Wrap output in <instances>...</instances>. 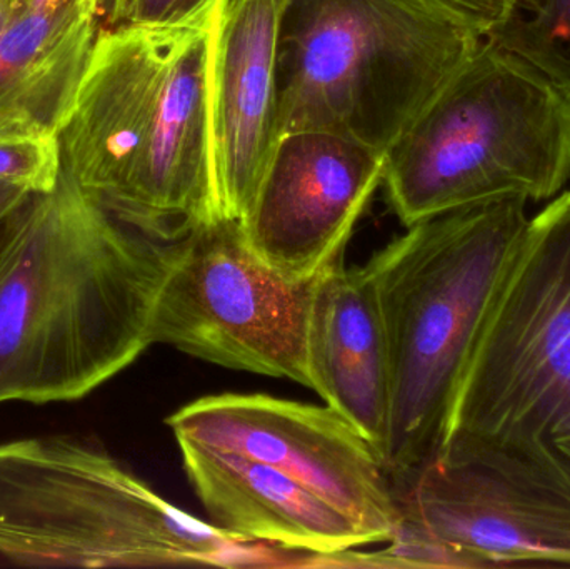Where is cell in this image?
<instances>
[{"instance_id": "cell-24", "label": "cell", "mask_w": 570, "mask_h": 569, "mask_svg": "<svg viewBox=\"0 0 570 569\" xmlns=\"http://www.w3.org/2000/svg\"><path fill=\"white\" fill-rule=\"evenodd\" d=\"M23 6L22 0H0V32Z\"/></svg>"}, {"instance_id": "cell-15", "label": "cell", "mask_w": 570, "mask_h": 569, "mask_svg": "<svg viewBox=\"0 0 570 569\" xmlns=\"http://www.w3.org/2000/svg\"><path fill=\"white\" fill-rule=\"evenodd\" d=\"M100 10L23 6L0 32V139L59 136L76 102Z\"/></svg>"}, {"instance_id": "cell-6", "label": "cell", "mask_w": 570, "mask_h": 569, "mask_svg": "<svg viewBox=\"0 0 570 569\" xmlns=\"http://www.w3.org/2000/svg\"><path fill=\"white\" fill-rule=\"evenodd\" d=\"M0 557L17 567H288L291 551L184 513L67 434L0 444Z\"/></svg>"}, {"instance_id": "cell-8", "label": "cell", "mask_w": 570, "mask_h": 569, "mask_svg": "<svg viewBox=\"0 0 570 569\" xmlns=\"http://www.w3.org/2000/svg\"><path fill=\"white\" fill-rule=\"evenodd\" d=\"M315 279L292 281L250 249L240 220L177 241L154 307L153 344L312 390L307 327Z\"/></svg>"}, {"instance_id": "cell-21", "label": "cell", "mask_w": 570, "mask_h": 569, "mask_svg": "<svg viewBox=\"0 0 570 569\" xmlns=\"http://www.w3.org/2000/svg\"><path fill=\"white\" fill-rule=\"evenodd\" d=\"M32 194L16 186L0 183V220L6 219L20 204L26 203Z\"/></svg>"}, {"instance_id": "cell-3", "label": "cell", "mask_w": 570, "mask_h": 569, "mask_svg": "<svg viewBox=\"0 0 570 569\" xmlns=\"http://www.w3.org/2000/svg\"><path fill=\"white\" fill-rule=\"evenodd\" d=\"M525 203L504 197L422 220L364 266L387 337L382 458L397 498L441 458L469 364L528 233Z\"/></svg>"}, {"instance_id": "cell-16", "label": "cell", "mask_w": 570, "mask_h": 569, "mask_svg": "<svg viewBox=\"0 0 570 569\" xmlns=\"http://www.w3.org/2000/svg\"><path fill=\"white\" fill-rule=\"evenodd\" d=\"M484 40L570 94V0H514Z\"/></svg>"}, {"instance_id": "cell-19", "label": "cell", "mask_w": 570, "mask_h": 569, "mask_svg": "<svg viewBox=\"0 0 570 569\" xmlns=\"http://www.w3.org/2000/svg\"><path fill=\"white\" fill-rule=\"evenodd\" d=\"M472 23L482 36L508 16L514 0H438Z\"/></svg>"}, {"instance_id": "cell-4", "label": "cell", "mask_w": 570, "mask_h": 569, "mask_svg": "<svg viewBox=\"0 0 570 569\" xmlns=\"http://www.w3.org/2000/svg\"><path fill=\"white\" fill-rule=\"evenodd\" d=\"M438 461L570 508V190L529 220Z\"/></svg>"}, {"instance_id": "cell-9", "label": "cell", "mask_w": 570, "mask_h": 569, "mask_svg": "<svg viewBox=\"0 0 570 569\" xmlns=\"http://www.w3.org/2000/svg\"><path fill=\"white\" fill-rule=\"evenodd\" d=\"M177 440L269 464L347 514L372 543H387L402 521L381 453L328 406L269 394L200 398L166 420Z\"/></svg>"}, {"instance_id": "cell-10", "label": "cell", "mask_w": 570, "mask_h": 569, "mask_svg": "<svg viewBox=\"0 0 570 569\" xmlns=\"http://www.w3.org/2000/svg\"><path fill=\"white\" fill-rule=\"evenodd\" d=\"M384 176L385 153L361 140L284 134L240 220L250 249L287 279H314L342 259Z\"/></svg>"}, {"instance_id": "cell-22", "label": "cell", "mask_w": 570, "mask_h": 569, "mask_svg": "<svg viewBox=\"0 0 570 569\" xmlns=\"http://www.w3.org/2000/svg\"><path fill=\"white\" fill-rule=\"evenodd\" d=\"M26 6L43 7V9H66V7H89L100 10L104 16V0H22Z\"/></svg>"}, {"instance_id": "cell-18", "label": "cell", "mask_w": 570, "mask_h": 569, "mask_svg": "<svg viewBox=\"0 0 570 569\" xmlns=\"http://www.w3.org/2000/svg\"><path fill=\"white\" fill-rule=\"evenodd\" d=\"M207 2L209 0H129L116 26L177 22L196 12Z\"/></svg>"}, {"instance_id": "cell-11", "label": "cell", "mask_w": 570, "mask_h": 569, "mask_svg": "<svg viewBox=\"0 0 570 569\" xmlns=\"http://www.w3.org/2000/svg\"><path fill=\"white\" fill-rule=\"evenodd\" d=\"M399 503L458 568L570 567V508L485 468L435 461Z\"/></svg>"}, {"instance_id": "cell-17", "label": "cell", "mask_w": 570, "mask_h": 569, "mask_svg": "<svg viewBox=\"0 0 570 569\" xmlns=\"http://www.w3.org/2000/svg\"><path fill=\"white\" fill-rule=\"evenodd\" d=\"M62 174L59 137L0 139V183L30 194L56 189Z\"/></svg>"}, {"instance_id": "cell-5", "label": "cell", "mask_w": 570, "mask_h": 569, "mask_svg": "<svg viewBox=\"0 0 570 569\" xmlns=\"http://www.w3.org/2000/svg\"><path fill=\"white\" fill-rule=\"evenodd\" d=\"M482 42L438 0H284L277 136L327 130L387 153Z\"/></svg>"}, {"instance_id": "cell-20", "label": "cell", "mask_w": 570, "mask_h": 569, "mask_svg": "<svg viewBox=\"0 0 570 569\" xmlns=\"http://www.w3.org/2000/svg\"><path fill=\"white\" fill-rule=\"evenodd\" d=\"M32 196L26 203L20 204L6 219L0 220V274L6 269L7 263H9L10 256H12L13 247H16L20 233H22L27 207H29Z\"/></svg>"}, {"instance_id": "cell-7", "label": "cell", "mask_w": 570, "mask_h": 569, "mask_svg": "<svg viewBox=\"0 0 570 569\" xmlns=\"http://www.w3.org/2000/svg\"><path fill=\"white\" fill-rule=\"evenodd\" d=\"M570 177V94L519 57L478 52L385 153L405 227L462 207L556 196Z\"/></svg>"}, {"instance_id": "cell-2", "label": "cell", "mask_w": 570, "mask_h": 569, "mask_svg": "<svg viewBox=\"0 0 570 569\" xmlns=\"http://www.w3.org/2000/svg\"><path fill=\"white\" fill-rule=\"evenodd\" d=\"M224 2L177 22L102 27L57 136L79 189L163 243L219 219L210 62Z\"/></svg>"}, {"instance_id": "cell-23", "label": "cell", "mask_w": 570, "mask_h": 569, "mask_svg": "<svg viewBox=\"0 0 570 569\" xmlns=\"http://www.w3.org/2000/svg\"><path fill=\"white\" fill-rule=\"evenodd\" d=\"M129 0H104V26H116Z\"/></svg>"}, {"instance_id": "cell-1", "label": "cell", "mask_w": 570, "mask_h": 569, "mask_svg": "<svg viewBox=\"0 0 570 569\" xmlns=\"http://www.w3.org/2000/svg\"><path fill=\"white\" fill-rule=\"evenodd\" d=\"M176 246L63 170L56 189L33 194L0 274V404L82 400L142 356Z\"/></svg>"}, {"instance_id": "cell-12", "label": "cell", "mask_w": 570, "mask_h": 569, "mask_svg": "<svg viewBox=\"0 0 570 569\" xmlns=\"http://www.w3.org/2000/svg\"><path fill=\"white\" fill-rule=\"evenodd\" d=\"M284 0H226L210 62V140L219 219L243 220L277 139Z\"/></svg>"}, {"instance_id": "cell-14", "label": "cell", "mask_w": 570, "mask_h": 569, "mask_svg": "<svg viewBox=\"0 0 570 569\" xmlns=\"http://www.w3.org/2000/svg\"><path fill=\"white\" fill-rule=\"evenodd\" d=\"M307 361L312 391L382 457L391 371L381 306L364 267H345L338 259L318 274L308 313Z\"/></svg>"}, {"instance_id": "cell-13", "label": "cell", "mask_w": 570, "mask_h": 569, "mask_svg": "<svg viewBox=\"0 0 570 569\" xmlns=\"http://www.w3.org/2000/svg\"><path fill=\"white\" fill-rule=\"evenodd\" d=\"M177 444L209 523L224 533L314 558L372 545L347 514L283 471L230 451Z\"/></svg>"}]
</instances>
